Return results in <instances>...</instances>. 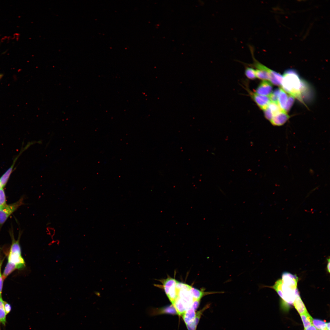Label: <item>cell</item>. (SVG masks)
<instances>
[{"mask_svg":"<svg viewBox=\"0 0 330 330\" xmlns=\"http://www.w3.org/2000/svg\"><path fill=\"white\" fill-rule=\"evenodd\" d=\"M298 279L291 275H286L277 280L272 286H264L274 289L284 302L292 304L298 292L297 289Z\"/></svg>","mask_w":330,"mask_h":330,"instance_id":"cell-1","label":"cell"},{"mask_svg":"<svg viewBox=\"0 0 330 330\" xmlns=\"http://www.w3.org/2000/svg\"><path fill=\"white\" fill-rule=\"evenodd\" d=\"M295 101L294 97L291 95H289L284 111L287 112L290 109Z\"/></svg>","mask_w":330,"mask_h":330,"instance_id":"cell-21","label":"cell"},{"mask_svg":"<svg viewBox=\"0 0 330 330\" xmlns=\"http://www.w3.org/2000/svg\"><path fill=\"white\" fill-rule=\"evenodd\" d=\"M17 158H16L15 159V161L13 162L12 165L0 178V185L3 188L5 187L7 182L10 176L12 173L15 161L17 159Z\"/></svg>","mask_w":330,"mask_h":330,"instance_id":"cell-12","label":"cell"},{"mask_svg":"<svg viewBox=\"0 0 330 330\" xmlns=\"http://www.w3.org/2000/svg\"><path fill=\"white\" fill-rule=\"evenodd\" d=\"M1 269H0V296L1 295V293L3 285V279L1 273Z\"/></svg>","mask_w":330,"mask_h":330,"instance_id":"cell-25","label":"cell"},{"mask_svg":"<svg viewBox=\"0 0 330 330\" xmlns=\"http://www.w3.org/2000/svg\"><path fill=\"white\" fill-rule=\"evenodd\" d=\"M263 111L265 117L267 120L270 121L273 117V115L271 110L268 107Z\"/></svg>","mask_w":330,"mask_h":330,"instance_id":"cell-23","label":"cell"},{"mask_svg":"<svg viewBox=\"0 0 330 330\" xmlns=\"http://www.w3.org/2000/svg\"><path fill=\"white\" fill-rule=\"evenodd\" d=\"M288 95L285 92L280 88V91L278 97V104L283 110H284L287 101Z\"/></svg>","mask_w":330,"mask_h":330,"instance_id":"cell-13","label":"cell"},{"mask_svg":"<svg viewBox=\"0 0 330 330\" xmlns=\"http://www.w3.org/2000/svg\"><path fill=\"white\" fill-rule=\"evenodd\" d=\"M3 302L4 309L6 315L10 311L11 306L9 304L6 302L3 301Z\"/></svg>","mask_w":330,"mask_h":330,"instance_id":"cell-24","label":"cell"},{"mask_svg":"<svg viewBox=\"0 0 330 330\" xmlns=\"http://www.w3.org/2000/svg\"><path fill=\"white\" fill-rule=\"evenodd\" d=\"M326 328L327 330H330V323L328 322L326 324Z\"/></svg>","mask_w":330,"mask_h":330,"instance_id":"cell-28","label":"cell"},{"mask_svg":"<svg viewBox=\"0 0 330 330\" xmlns=\"http://www.w3.org/2000/svg\"><path fill=\"white\" fill-rule=\"evenodd\" d=\"M327 260L328 261V264H327V269L329 273L330 272V259H329V258Z\"/></svg>","mask_w":330,"mask_h":330,"instance_id":"cell-27","label":"cell"},{"mask_svg":"<svg viewBox=\"0 0 330 330\" xmlns=\"http://www.w3.org/2000/svg\"><path fill=\"white\" fill-rule=\"evenodd\" d=\"M249 93L251 98L261 109L264 110L268 107L270 102L269 97L259 95L250 91H249Z\"/></svg>","mask_w":330,"mask_h":330,"instance_id":"cell-4","label":"cell"},{"mask_svg":"<svg viewBox=\"0 0 330 330\" xmlns=\"http://www.w3.org/2000/svg\"><path fill=\"white\" fill-rule=\"evenodd\" d=\"M210 303L207 304L201 310L196 313L194 321L191 324L186 325L188 330H196L197 325L202 314L205 310L210 307Z\"/></svg>","mask_w":330,"mask_h":330,"instance_id":"cell-8","label":"cell"},{"mask_svg":"<svg viewBox=\"0 0 330 330\" xmlns=\"http://www.w3.org/2000/svg\"><path fill=\"white\" fill-rule=\"evenodd\" d=\"M149 314L151 315H156L164 314L172 315L178 314L177 312L173 305L160 308L152 309L149 311Z\"/></svg>","mask_w":330,"mask_h":330,"instance_id":"cell-7","label":"cell"},{"mask_svg":"<svg viewBox=\"0 0 330 330\" xmlns=\"http://www.w3.org/2000/svg\"><path fill=\"white\" fill-rule=\"evenodd\" d=\"M1 208H2V207H0V209H1Z\"/></svg>","mask_w":330,"mask_h":330,"instance_id":"cell-32","label":"cell"},{"mask_svg":"<svg viewBox=\"0 0 330 330\" xmlns=\"http://www.w3.org/2000/svg\"><path fill=\"white\" fill-rule=\"evenodd\" d=\"M196 314L195 311L191 307L185 311L182 316L186 325L191 324L194 321Z\"/></svg>","mask_w":330,"mask_h":330,"instance_id":"cell-11","label":"cell"},{"mask_svg":"<svg viewBox=\"0 0 330 330\" xmlns=\"http://www.w3.org/2000/svg\"><path fill=\"white\" fill-rule=\"evenodd\" d=\"M20 267L10 262L7 263L2 275L3 279H5L7 276L16 269H20Z\"/></svg>","mask_w":330,"mask_h":330,"instance_id":"cell-14","label":"cell"},{"mask_svg":"<svg viewBox=\"0 0 330 330\" xmlns=\"http://www.w3.org/2000/svg\"><path fill=\"white\" fill-rule=\"evenodd\" d=\"M268 107L271 110L273 116L281 111L284 110L280 108L278 104L271 101L268 105Z\"/></svg>","mask_w":330,"mask_h":330,"instance_id":"cell-17","label":"cell"},{"mask_svg":"<svg viewBox=\"0 0 330 330\" xmlns=\"http://www.w3.org/2000/svg\"><path fill=\"white\" fill-rule=\"evenodd\" d=\"M23 204V198L9 204H6L0 209V226H2L9 217L20 206Z\"/></svg>","mask_w":330,"mask_h":330,"instance_id":"cell-3","label":"cell"},{"mask_svg":"<svg viewBox=\"0 0 330 330\" xmlns=\"http://www.w3.org/2000/svg\"><path fill=\"white\" fill-rule=\"evenodd\" d=\"M304 330H318L313 325L308 328L304 329Z\"/></svg>","mask_w":330,"mask_h":330,"instance_id":"cell-26","label":"cell"},{"mask_svg":"<svg viewBox=\"0 0 330 330\" xmlns=\"http://www.w3.org/2000/svg\"><path fill=\"white\" fill-rule=\"evenodd\" d=\"M320 330H327V329L326 328L324 329H321Z\"/></svg>","mask_w":330,"mask_h":330,"instance_id":"cell-29","label":"cell"},{"mask_svg":"<svg viewBox=\"0 0 330 330\" xmlns=\"http://www.w3.org/2000/svg\"><path fill=\"white\" fill-rule=\"evenodd\" d=\"M2 75L0 74V78L2 77Z\"/></svg>","mask_w":330,"mask_h":330,"instance_id":"cell-31","label":"cell"},{"mask_svg":"<svg viewBox=\"0 0 330 330\" xmlns=\"http://www.w3.org/2000/svg\"><path fill=\"white\" fill-rule=\"evenodd\" d=\"M313 325L319 330L326 328V324L325 322L318 319H313L312 320Z\"/></svg>","mask_w":330,"mask_h":330,"instance_id":"cell-18","label":"cell"},{"mask_svg":"<svg viewBox=\"0 0 330 330\" xmlns=\"http://www.w3.org/2000/svg\"><path fill=\"white\" fill-rule=\"evenodd\" d=\"M293 304L295 308L300 314L307 312L305 305L300 297L299 292L296 294Z\"/></svg>","mask_w":330,"mask_h":330,"instance_id":"cell-10","label":"cell"},{"mask_svg":"<svg viewBox=\"0 0 330 330\" xmlns=\"http://www.w3.org/2000/svg\"><path fill=\"white\" fill-rule=\"evenodd\" d=\"M2 188H2V187L1 186V185H0V189H2Z\"/></svg>","mask_w":330,"mask_h":330,"instance_id":"cell-30","label":"cell"},{"mask_svg":"<svg viewBox=\"0 0 330 330\" xmlns=\"http://www.w3.org/2000/svg\"><path fill=\"white\" fill-rule=\"evenodd\" d=\"M245 74L248 78L253 80L256 78L255 69L251 67H247L245 71Z\"/></svg>","mask_w":330,"mask_h":330,"instance_id":"cell-19","label":"cell"},{"mask_svg":"<svg viewBox=\"0 0 330 330\" xmlns=\"http://www.w3.org/2000/svg\"><path fill=\"white\" fill-rule=\"evenodd\" d=\"M289 118L287 112L283 110L273 116L270 122L274 126H280L284 124Z\"/></svg>","mask_w":330,"mask_h":330,"instance_id":"cell-6","label":"cell"},{"mask_svg":"<svg viewBox=\"0 0 330 330\" xmlns=\"http://www.w3.org/2000/svg\"><path fill=\"white\" fill-rule=\"evenodd\" d=\"M6 204L5 193L2 188L0 190V207L2 208Z\"/></svg>","mask_w":330,"mask_h":330,"instance_id":"cell-22","label":"cell"},{"mask_svg":"<svg viewBox=\"0 0 330 330\" xmlns=\"http://www.w3.org/2000/svg\"><path fill=\"white\" fill-rule=\"evenodd\" d=\"M304 329H306L313 325V318L307 312L300 314Z\"/></svg>","mask_w":330,"mask_h":330,"instance_id":"cell-15","label":"cell"},{"mask_svg":"<svg viewBox=\"0 0 330 330\" xmlns=\"http://www.w3.org/2000/svg\"><path fill=\"white\" fill-rule=\"evenodd\" d=\"M280 91V88L275 90L269 96L270 101L278 104V97Z\"/></svg>","mask_w":330,"mask_h":330,"instance_id":"cell-20","label":"cell"},{"mask_svg":"<svg viewBox=\"0 0 330 330\" xmlns=\"http://www.w3.org/2000/svg\"><path fill=\"white\" fill-rule=\"evenodd\" d=\"M8 262L18 266L21 269L25 266V262L21 254L9 253Z\"/></svg>","mask_w":330,"mask_h":330,"instance_id":"cell-9","label":"cell"},{"mask_svg":"<svg viewBox=\"0 0 330 330\" xmlns=\"http://www.w3.org/2000/svg\"><path fill=\"white\" fill-rule=\"evenodd\" d=\"M272 90L271 83L267 81L263 80L259 84L255 93L259 95L269 97L272 92Z\"/></svg>","mask_w":330,"mask_h":330,"instance_id":"cell-5","label":"cell"},{"mask_svg":"<svg viewBox=\"0 0 330 330\" xmlns=\"http://www.w3.org/2000/svg\"><path fill=\"white\" fill-rule=\"evenodd\" d=\"M6 313L4 309L3 301L1 295L0 296V324L5 325L6 322Z\"/></svg>","mask_w":330,"mask_h":330,"instance_id":"cell-16","label":"cell"},{"mask_svg":"<svg viewBox=\"0 0 330 330\" xmlns=\"http://www.w3.org/2000/svg\"><path fill=\"white\" fill-rule=\"evenodd\" d=\"M283 77L281 85L282 89L303 102L301 94L302 80L298 73L293 69H288L284 72Z\"/></svg>","mask_w":330,"mask_h":330,"instance_id":"cell-2","label":"cell"}]
</instances>
